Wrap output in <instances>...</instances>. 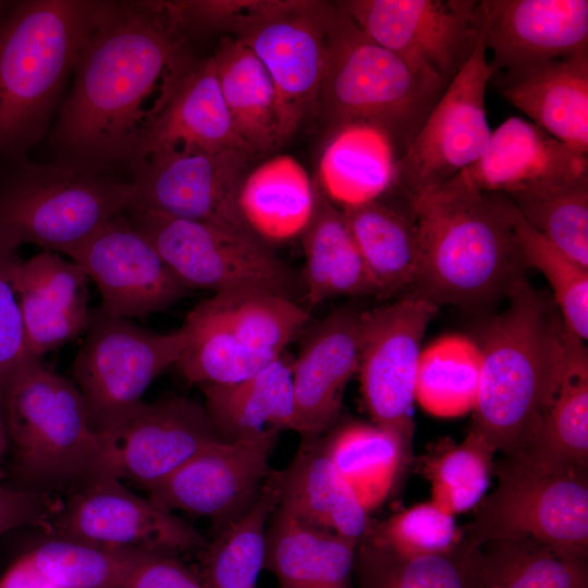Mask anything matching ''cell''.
<instances>
[{"label":"cell","mask_w":588,"mask_h":588,"mask_svg":"<svg viewBox=\"0 0 588 588\" xmlns=\"http://www.w3.org/2000/svg\"><path fill=\"white\" fill-rule=\"evenodd\" d=\"M184 33L172 2H106L77 58L57 144L140 168L149 128L193 63Z\"/></svg>","instance_id":"cell-1"},{"label":"cell","mask_w":588,"mask_h":588,"mask_svg":"<svg viewBox=\"0 0 588 588\" xmlns=\"http://www.w3.org/2000/svg\"><path fill=\"white\" fill-rule=\"evenodd\" d=\"M476 333L480 384L471 431L505 456L518 453L556 393L577 338L548 294L526 278ZM583 341V340H581Z\"/></svg>","instance_id":"cell-2"},{"label":"cell","mask_w":588,"mask_h":588,"mask_svg":"<svg viewBox=\"0 0 588 588\" xmlns=\"http://www.w3.org/2000/svg\"><path fill=\"white\" fill-rule=\"evenodd\" d=\"M419 257L407 292L436 306L483 309L525 278L513 228L514 205L455 176L415 205Z\"/></svg>","instance_id":"cell-3"},{"label":"cell","mask_w":588,"mask_h":588,"mask_svg":"<svg viewBox=\"0 0 588 588\" xmlns=\"http://www.w3.org/2000/svg\"><path fill=\"white\" fill-rule=\"evenodd\" d=\"M102 1H0V164L44 135Z\"/></svg>","instance_id":"cell-4"},{"label":"cell","mask_w":588,"mask_h":588,"mask_svg":"<svg viewBox=\"0 0 588 588\" xmlns=\"http://www.w3.org/2000/svg\"><path fill=\"white\" fill-rule=\"evenodd\" d=\"M0 409L11 486L48 494L101 477L99 434L73 380L35 359L13 379Z\"/></svg>","instance_id":"cell-5"},{"label":"cell","mask_w":588,"mask_h":588,"mask_svg":"<svg viewBox=\"0 0 588 588\" xmlns=\"http://www.w3.org/2000/svg\"><path fill=\"white\" fill-rule=\"evenodd\" d=\"M442 94L371 40L340 2L330 4L318 115L331 130L371 126L388 137L399 158Z\"/></svg>","instance_id":"cell-6"},{"label":"cell","mask_w":588,"mask_h":588,"mask_svg":"<svg viewBox=\"0 0 588 588\" xmlns=\"http://www.w3.org/2000/svg\"><path fill=\"white\" fill-rule=\"evenodd\" d=\"M0 181V248L68 255L111 218L142 206L134 181L74 164L9 166Z\"/></svg>","instance_id":"cell-7"},{"label":"cell","mask_w":588,"mask_h":588,"mask_svg":"<svg viewBox=\"0 0 588 588\" xmlns=\"http://www.w3.org/2000/svg\"><path fill=\"white\" fill-rule=\"evenodd\" d=\"M309 319L301 304L260 292L217 293L181 327L186 345L176 367L189 383L242 381L279 358Z\"/></svg>","instance_id":"cell-8"},{"label":"cell","mask_w":588,"mask_h":588,"mask_svg":"<svg viewBox=\"0 0 588 588\" xmlns=\"http://www.w3.org/2000/svg\"><path fill=\"white\" fill-rule=\"evenodd\" d=\"M495 489L476 505L462 538L475 547L530 540L588 551V468L505 456Z\"/></svg>","instance_id":"cell-9"},{"label":"cell","mask_w":588,"mask_h":588,"mask_svg":"<svg viewBox=\"0 0 588 588\" xmlns=\"http://www.w3.org/2000/svg\"><path fill=\"white\" fill-rule=\"evenodd\" d=\"M131 221L188 289L260 292L301 304L302 273L255 237L215 224L174 218L147 207Z\"/></svg>","instance_id":"cell-10"},{"label":"cell","mask_w":588,"mask_h":588,"mask_svg":"<svg viewBox=\"0 0 588 588\" xmlns=\"http://www.w3.org/2000/svg\"><path fill=\"white\" fill-rule=\"evenodd\" d=\"M87 328L73 362V381L99 433L144 402L142 396L151 382L179 360L186 334L182 328L171 333L152 332L100 310L91 316Z\"/></svg>","instance_id":"cell-11"},{"label":"cell","mask_w":588,"mask_h":588,"mask_svg":"<svg viewBox=\"0 0 588 588\" xmlns=\"http://www.w3.org/2000/svg\"><path fill=\"white\" fill-rule=\"evenodd\" d=\"M491 77L482 23L468 61L395 160L393 192L414 206L482 156L491 136L485 105Z\"/></svg>","instance_id":"cell-12"},{"label":"cell","mask_w":588,"mask_h":588,"mask_svg":"<svg viewBox=\"0 0 588 588\" xmlns=\"http://www.w3.org/2000/svg\"><path fill=\"white\" fill-rule=\"evenodd\" d=\"M375 42L444 91L471 56L482 29L477 0H347L340 2Z\"/></svg>","instance_id":"cell-13"},{"label":"cell","mask_w":588,"mask_h":588,"mask_svg":"<svg viewBox=\"0 0 588 588\" xmlns=\"http://www.w3.org/2000/svg\"><path fill=\"white\" fill-rule=\"evenodd\" d=\"M437 309L427 298L407 292L364 313L357 370L363 401L372 424L394 431L409 446L420 344Z\"/></svg>","instance_id":"cell-14"},{"label":"cell","mask_w":588,"mask_h":588,"mask_svg":"<svg viewBox=\"0 0 588 588\" xmlns=\"http://www.w3.org/2000/svg\"><path fill=\"white\" fill-rule=\"evenodd\" d=\"M50 522L52 534L128 550L204 552L208 542L188 523L113 477H98L70 491Z\"/></svg>","instance_id":"cell-15"},{"label":"cell","mask_w":588,"mask_h":588,"mask_svg":"<svg viewBox=\"0 0 588 588\" xmlns=\"http://www.w3.org/2000/svg\"><path fill=\"white\" fill-rule=\"evenodd\" d=\"M98 434L101 477L126 479L144 490L201 449L223 440L205 406L184 396L143 402Z\"/></svg>","instance_id":"cell-16"},{"label":"cell","mask_w":588,"mask_h":588,"mask_svg":"<svg viewBox=\"0 0 588 588\" xmlns=\"http://www.w3.org/2000/svg\"><path fill=\"white\" fill-rule=\"evenodd\" d=\"M330 4L296 0L238 38L267 70L275 93L282 145L308 119L319 114Z\"/></svg>","instance_id":"cell-17"},{"label":"cell","mask_w":588,"mask_h":588,"mask_svg":"<svg viewBox=\"0 0 588 588\" xmlns=\"http://www.w3.org/2000/svg\"><path fill=\"white\" fill-rule=\"evenodd\" d=\"M279 433L209 444L145 491L171 512L210 517L222 529L259 495L272 471L269 460Z\"/></svg>","instance_id":"cell-18"},{"label":"cell","mask_w":588,"mask_h":588,"mask_svg":"<svg viewBox=\"0 0 588 588\" xmlns=\"http://www.w3.org/2000/svg\"><path fill=\"white\" fill-rule=\"evenodd\" d=\"M126 213L111 218L66 256L97 286L101 313L131 319L164 310L187 289Z\"/></svg>","instance_id":"cell-19"},{"label":"cell","mask_w":588,"mask_h":588,"mask_svg":"<svg viewBox=\"0 0 588 588\" xmlns=\"http://www.w3.org/2000/svg\"><path fill=\"white\" fill-rule=\"evenodd\" d=\"M491 75L500 85L552 60L588 51L587 0H480Z\"/></svg>","instance_id":"cell-20"},{"label":"cell","mask_w":588,"mask_h":588,"mask_svg":"<svg viewBox=\"0 0 588 588\" xmlns=\"http://www.w3.org/2000/svg\"><path fill=\"white\" fill-rule=\"evenodd\" d=\"M253 156L232 149L145 163L133 180L140 207L253 236L237 207L238 189Z\"/></svg>","instance_id":"cell-21"},{"label":"cell","mask_w":588,"mask_h":588,"mask_svg":"<svg viewBox=\"0 0 588 588\" xmlns=\"http://www.w3.org/2000/svg\"><path fill=\"white\" fill-rule=\"evenodd\" d=\"M588 174L587 154L520 117L502 122L482 156L455 175L467 186L509 199L561 188Z\"/></svg>","instance_id":"cell-22"},{"label":"cell","mask_w":588,"mask_h":588,"mask_svg":"<svg viewBox=\"0 0 588 588\" xmlns=\"http://www.w3.org/2000/svg\"><path fill=\"white\" fill-rule=\"evenodd\" d=\"M364 309L347 305L313 327L292 365L299 434L321 436L338 420L345 387L357 372Z\"/></svg>","instance_id":"cell-23"},{"label":"cell","mask_w":588,"mask_h":588,"mask_svg":"<svg viewBox=\"0 0 588 588\" xmlns=\"http://www.w3.org/2000/svg\"><path fill=\"white\" fill-rule=\"evenodd\" d=\"M253 150L236 134L212 57L192 63L147 134L143 164L195 154Z\"/></svg>","instance_id":"cell-24"},{"label":"cell","mask_w":588,"mask_h":588,"mask_svg":"<svg viewBox=\"0 0 588 588\" xmlns=\"http://www.w3.org/2000/svg\"><path fill=\"white\" fill-rule=\"evenodd\" d=\"M15 287L34 358L77 336L88 327V277L73 260L41 250L20 260Z\"/></svg>","instance_id":"cell-25"},{"label":"cell","mask_w":588,"mask_h":588,"mask_svg":"<svg viewBox=\"0 0 588 588\" xmlns=\"http://www.w3.org/2000/svg\"><path fill=\"white\" fill-rule=\"evenodd\" d=\"M385 196L341 209L373 296L379 298L411 289L419 257L414 206L395 192L393 201L385 200Z\"/></svg>","instance_id":"cell-26"},{"label":"cell","mask_w":588,"mask_h":588,"mask_svg":"<svg viewBox=\"0 0 588 588\" xmlns=\"http://www.w3.org/2000/svg\"><path fill=\"white\" fill-rule=\"evenodd\" d=\"M298 522L359 542L370 529L369 514L323 452L321 436L303 437L281 470L278 506Z\"/></svg>","instance_id":"cell-27"},{"label":"cell","mask_w":588,"mask_h":588,"mask_svg":"<svg viewBox=\"0 0 588 588\" xmlns=\"http://www.w3.org/2000/svg\"><path fill=\"white\" fill-rule=\"evenodd\" d=\"M500 89L530 122L588 152V51L547 62Z\"/></svg>","instance_id":"cell-28"},{"label":"cell","mask_w":588,"mask_h":588,"mask_svg":"<svg viewBox=\"0 0 588 588\" xmlns=\"http://www.w3.org/2000/svg\"><path fill=\"white\" fill-rule=\"evenodd\" d=\"M293 359L284 352L242 381L199 385L205 408L224 441L250 440L270 431L299 433L292 383Z\"/></svg>","instance_id":"cell-29"},{"label":"cell","mask_w":588,"mask_h":588,"mask_svg":"<svg viewBox=\"0 0 588 588\" xmlns=\"http://www.w3.org/2000/svg\"><path fill=\"white\" fill-rule=\"evenodd\" d=\"M237 207L248 232L270 247L302 237L315 216L316 183L295 158L279 155L246 173Z\"/></svg>","instance_id":"cell-30"},{"label":"cell","mask_w":588,"mask_h":588,"mask_svg":"<svg viewBox=\"0 0 588 588\" xmlns=\"http://www.w3.org/2000/svg\"><path fill=\"white\" fill-rule=\"evenodd\" d=\"M359 542L303 524L275 507L264 568L280 588H352Z\"/></svg>","instance_id":"cell-31"},{"label":"cell","mask_w":588,"mask_h":588,"mask_svg":"<svg viewBox=\"0 0 588 588\" xmlns=\"http://www.w3.org/2000/svg\"><path fill=\"white\" fill-rule=\"evenodd\" d=\"M396 156L388 137L365 124L331 130L321 151L317 185L340 209L393 191Z\"/></svg>","instance_id":"cell-32"},{"label":"cell","mask_w":588,"mask_h":588,"mask_svg":"<svg viewBox=\"0 0 588 588\" xmlns=\"http://www.w3.org/2000/svg\"><path fill=\"white\" fill-rule=\"evenodd\" d=\"M211 57L223 102L240 138L255 155L280 146L275 93L258 57L232 36L221 37Z\"/></svg>","instance_id":"cell-33"},{"label":"cell","mask_w":588,"mask_h":588,"mask_svg":"<svg viewBox=\"0 0 588 588\" xmlns=\"http://www.w3.org/2000/svg\"><path fill=\"white\" fill-rule=\"evenodd\" d=\"M316 188L315 216L302 235L304 302L311 308L333 297L373 295L342 210L326 197L317 183Z\"/></svg>","instance_id":"cell-34"},{"label":"cell","mask_w":588,"mask_h":588,"mask_svg":"<svg viewBox=\"0 0 588 588\" xmlns=\"http://www.w3.org/2000/svg\"><path fill=\"white\" fill-rule=\"evenodd\" d=\"M321 444L368 514L392 492L411 449L394 431L362 421L334 427Z\"/></svg>","instance_id":"cell-35"},{"label":"cell","mask_w":588,"mask_h":588,"mask_svg":"<svg viewBox=\"0 0 588 588\" xmlns=\"http://www.w3.org/2000/svg\"><path fill=\"white\" fill-rule=\"evenodd\" d=\"M353 580L355 588H486L480 548L463 538L446 552L405 556L364 537Z\"/></svg>","instance_id":"cell-36"},{"label":"cell","mask_w":588,"mask_h":588,"mask_svg":"<svg viewBox=\"0 0 588 588\" xmlns=\"http://www.w3.org/2000/svg\"><path fill=\"white\" fill-rule=\"evenodd\" d=\"M518 453L552 465L588 468V355L584 341L574 343L556 393Z\"/></svg>","instance_id":"cell-37"},{"label":"cell","mask_w":588,"mask_h":588,"mask_svg":"<svg viewBox=\"0 0 588 588\" xmlns=\"http://www.w3.org/2000/svg\"><path fill=\"white\" fill-rule=\"evenodd\" d=\"M281 471L272 470L250 507L219 530L204 550L206 588H256L265 566L268 517L280 495Z\"/></svg>","instance_id":"cell-38"},{"label":"cell","mask_w":588,"mask_h":588,"mask_svg":"<svg viewBox=\"0 0 588 588\" xmlns=\"http://www.w3.org/2000/svg\"><path fill=\"white\" fill-rule=\"evenodd\" d=\"M480 553L486 588H588V551L500 540Z\"/></svg>","instance_id":"cell-39"},{"label":"cell","mask_w":588,"mask_h":588,"mask_svg":"<svg viewBox=\"0 0 588 588\" xmlns=\"http://www.w3.org/2000/svg\"><path fill=\"white\" fill-rule=\"evenodd\" d=\"M147 552L52 534L21 555L52 588H123Z\"/></svg>","instance_id":"cell-40"},{"label":"cell","mask_w":588,"mask_h":588,"mask_svg":"<svg viewBox=\"0 0 588 588\" xmlns=\"http://www.w3.org/2000/svg\"><path fill=\"white\" fill-rule=\"evenodd\" d=\"M480 370V353L474 340L458 335L441 338L421 351L415 401L438 417H457L474 411Z\"/></svg>","instance_id":"cell-41"},{"label":"cell","mask_w":588,"mask_h":588,"mask_svg":"<svg viewBox=\"0 0 588 588\" xmlns=\"http://www.w3.org/2000/svg\"><path fill=\"white\" fill-rule=\"evenodd\" d=\"M513 228L526 268H535L543 274L552 289V299L563 322L577 338L587 340L588 268L549 242L516 208Z\"/></svg>","instance_id":"cell-42"},{"label":"cell","mask_w":588,"mask_h":588,"mask_svg":"<svg viewBox=\"0 0 588 588\" xmlns=\"http://www.w3.org/2000/svg\"><path fill=\"white\" fill-rule=\"evenodd\" d=\"M510 200L534 229L588 268V174L561 188Z\"/></svg>","instance_id":"cell-43"},{"label":"cell","mask_w":588,"mask_h":588,"mask_svg":"<svg viewBox=\"0 0 588 588\" xmlns=\"http://www.w3.org/2000/svg\"><path fill=\"white\" fill-rule=\"evenodd\" d=\"M444 450L429 466L431 501L456 515L482 500L495 451L471 430L462 443Z\"/></svg>","instance_id":"cell-44"},{"label":"cell","mask_w":588,"mask_h":588,"mask_svg":"<svg viewBox=\"0 0 588 588\" xmlns=\"http://www.w3.org/2000/svg\"><path fill=\"white\" fill-rule=\"evenodd\" d=\"M454 516L430 500L392 515L365 538L405 556L446 552L462 539Z\"/></svg>","instance_id":"cell-45"},{"label":"cell","mask_w":588,"mask_h":588,"mask_svg":"<svg viewBox=\"0 0 588 588\" xmlns=\"http://www.w3.org/2000/svg\"><path fill=\"white\" fill-rule=\"evenodd\" d=\"M296 0H198L174 1L173 8L184 30H219L240 37L258 23L280 14Z\"/></svg>","instance_id":"cell-46"},{"label":"cell","mask_w":588,"mask_h":588,"mask_svg":"<svg viewBox=\"0 0 588 588\" xmlns=\"http://www.w3.org/2000/svg\"><path fill=\"white\" fill-rule=\"evenodd\" d=\"M20 260L16 252L0 248V407L13 379L26 365L36 359L28 347L15 287L14 275Z\"/></svg>","instance_id":"cell-47"},{"label":"cell","mask_w":588,"mask_h":588,"mask_svg":"<svg viewBox=\"0 0 588 588\" xmlns=\"http://www.w3.org/2000/svg\"><path fill=\"white\" fill-rule=\"evenodd\" d=\"M123 588H206L174 554L149 551L130 573Z\"/></svg>","instance_id":"cell-48"},{"label":"cell","mask_w":588,"mask_h":588,"mask_svg":"<svg viewBox=\"0 0 588 588\" xmlns=\"http://www.w3.org/2000/svg\"><path fill=\"white\" fill-rule=\"evenodd\" d=\"M58 506L48 494L0 482V537L21 527L49 524Z\"/></svg>","instance_id":"cell-49"},{"label":"cell","mask_w":588,"mask_h":588,"mask_svg":"<svg viewBox=\"0 0 588 588\" xmlns=\"http://www.w3.org/2000/svg\"><path fill=\"white\" fill-rule=\"evenodd\" d=\"M8 453V437L4 420L0 411V482L5 477V464Z\"/></svg>","instance_id":"cell-50"}]
</instances>
